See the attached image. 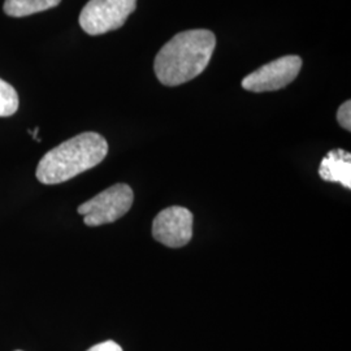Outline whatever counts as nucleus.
<instances>
[{
	"label": "nucleus",
	"instance_id": "9d476101",
	"mask_svg": "<svg viewBox=\"0 0 351 351\" xmlns=\"http://www.w3.org/2000/svg\"><path fill=\"white\" fill-rule=\"evenodd\" d=\"M337 120H339V125L343 129H346L348 132L351 130V101H346L341 104L337 112Z\"/></svg>",
	"mask_w": 351,
	"mask_h": 351
},
{
	"label": "nucleus",
	"instance_id": "f257e3e1",
	"mask_svg": "<svg viewBox=\"0 0 351 351\" xmlns=\"http://www.w3.org/2000/svg\"><path fill=\"white\" fill-rule=\"evenodd\" d=\"M216 46L210 30H186L172 38L155 58V75L165 86H178L194 80L207 68Z\"/></svg>",
	"mask_w": 351,
	"mask_h": 351
},
{
	"label": "nucleus",
	"instance_id": "1a4fd4ad",
	"mask_svg": "<svg viewBox=\"0 0 351 351\" xmlns=\"http://www.w3.org/2000/svg\"><path fill=\"white\" fill-rule=\"evenodd\" d=\"M19 110V95L12 85L0 78V117L12 116Z\"/></svg>",
	"mask_w": 351,
	"mask_h": 351
},
{
	"label": "nucleus",
	"instance_id": "f8f14e48",
	"mask_svg": "<svg viewBox=\"0 0 351 351\" xmlns=\"http://www.w3.org/2000/svg\"><path fill=\"white\" fill-rule=\"evenodd\" d=\"M16 351H21V350H16Z\"/></svg>",
	"mask_w": 351,
	"mask_h": 351
},
{
	"label": "nucleus",
	"instance_id": "6e6552de",
	"mask_svg": "<svg viewBox=\"0 0 351 351\" xmlns=\"http://www.w3.org/2000/svg\"><path fill=\"white\" fill-rule=\"evenodd\" d=\"M62 0H5L3 8L11 17H25L43 12L60 4Z\"/></svg>",
	"mask_w": 351,
	"mask_h": 351
},
{
	"label": "nucleus",
	"instance_id": "9b49d317",
	"mask_svg": "<svg viewBox=\"0 0 351 351\" xmlns=\"http://www.w3.org/2000/svg\"><path fill=\"white\" fill-rule=\"evenodd\" d=\"M88 351H123V349L114 341H104L98 345H94Z\"/></svg>",
	"mask_w": 351,
	"mask_h": 351
},
{
	"label": "nucleus",
	"instance_id": "0eeeda50",
	"mask_svg": "<svg viewBox=\"0 0 351 351\" xmlns=\"http://www.w3.org/2000/svg\"><path fill=\"white\" fill-rule=\"evenodd\" d=\"M319 175L328 182H339L343 188L351 189V154L336 149L323 158Z\"/></svg>",
	"mask_w": 351,
	"mask_h": 351
},
{
	"label": "nucleus",
	"instance_id": "39448f33",
	"mask_svg": "<svg viewBox=\"0 0 351 351\" xmlns=\"http://www.w3.org/2000/svg\"><path fill=\"white\" fill-rule=\"evenodd\" d=\"M302 59L297 55H288L265 64L242 80V88L252 93L276 91L287 88L301 72Z\"/></svg>",
	"mask_w": 351,
	"mask_h": 351
},
{
	"label": "nucleus",
	"instance_id": "f03ea898",
	"mask_svg": "<svg viewBox=\"0 0 351 351\" xmlns=\"http://www.w3.org/2000/svg\"><path fill=\"white\" fill-rule=\"evenodd\" d=\"M108 154L101 134L86 132L49 151L38 164V181L45 185L62 184L97 167Z\"/></svg>",
	"mask_w": 351,
	"mask_h": 351
},
{
	"label": "nucleus",
	"instance_id": "20e7f679",
	"mask_svg": "<svg viewBox=\"0 0 351 351\" xmlns=\"http://www.w3.org/2000/svg\"><path fill=\"white\" fill-rule=\"evenodd\" d=\"M137 0H90L80 14V25L90 36H101L125 24Z\"/></svg>",
	"mask_w": 351,
	"mask_h": 351
},
{
	"label": "nucleus",
	"instance_id": "7ed1b4c3",
	"mask_svg": "<svg viewBox=\"0 0 351 351\" xmlns=\"http://www.w3.org/2000/svg\"><path fill=\"white\" fill-rule=\"evenodd\" d=\"M133 201V190L125 184H116L81 204L77 211L85 216L86 226H104L123 217L132 208Z\"/></svg>",
	"mask_w": 351,
	"mask_h": 351
},
{
	"label": "nucleus",
	"instance_id": "423d86ee",
	"mask_svg": "<svg viewBox=\"0 0 351 351\" xmlns=\"http://www.w3.org/2000/svg\"><path fill=\"white\" fill-rule=\"evenodd\" d=\"M152 236L168 247L178 249L193 237V213L184 207H168L154 219Z\"/></svg>",
	"mask_w": 351,
	"mask_h": 351
}]
</instances>
